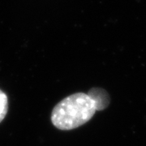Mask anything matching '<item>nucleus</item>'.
I'll list each match as a JSON object with an SVG mask.
<instances>
[{
  "instance_id": "1",
  "label": "nucleus",
  "mask_w": 146,
  "mask_h": 146,
  "mask_svg": "<svg viewBox=\"0 0 146 146\" xmlns=\"http://www.w3.org/2000/svg\"><path fill=\"white\" fill-rule=\"evenodd\" d=\"M110 102L108 93L101 88L90 89L88 94H74L54 106L51 122L60 130H72L86 123L97 110L106 109Z\"/></svg>"
},
{
  "instance_id": "2",
  "label": "nucleus",
  "mask_w": 146,
  "mask_h": 146,
  "mask_svg": "<svg viewBox=\"0 0 146 146\" xmlns=\"http://www.w3.org/2000/svg\"><path fill=\"white\" fill-rule=\"evenodd\" d=\"M8 110V99L6 94L0 90V123L5 118Z\"/></svg>"
}]
</instances>
